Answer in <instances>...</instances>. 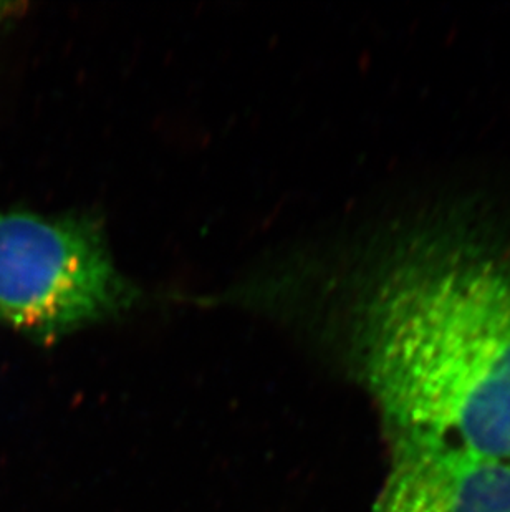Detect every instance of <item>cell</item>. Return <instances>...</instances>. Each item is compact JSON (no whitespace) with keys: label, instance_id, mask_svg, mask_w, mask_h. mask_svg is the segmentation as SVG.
<instances>
[{"label":"cell","instance_id":"obj_2","mask_svg":"<svg viewBox=\"0 0 510 512\" xmlns=\"http://www.w3.org/2000/svg\"><path fill=\"white\" fill-rule=\"evenodd\" d=\"M136 299L92 218L0 213V322L55 340L125 312Z\"/></svg>","mask_w":510,"mask_h":512},{"label":"cell","instance_id":"obj_3","mask_svg":"<svg viewBox=\"0 0 510 512\" xmlns=\"http://www.w3.org/2000/svg\"><path fill=\"white\" fill-rule=\"evenodd\" d=\"M371 512H510V463L456 451L391 450Z\"/></svg>","mask_w":510,"mask_h":512},{"label":"cell","instance_id":"obj_4","mask_svg":"<svg viewBox=\"0 0 510 512\" xmlns=\"http://www.w3.org/2000/svg\"><path fill=\"white\" fill-rule=\"evenodd\" d=\"M15 9H17V5L15 4H7V2H0V27L7 22V20L15 14Z\"/></svg>","mask_w":510,"mask_h":512},{"label":"cell","instance_id":"obj_1","mask_svg":"<svg viewBox=\"0 0 510 512\" xmlns=\"http://www.w3.org/2000/svg\"><path fill=\"white\" fill-rule=\"evenodd\" d=\"M345 305L391 450L510 463V247L453 223L416 229L358 272Z\"/></svg>","mask_w":510,"mask_h":512}]
</instances>
